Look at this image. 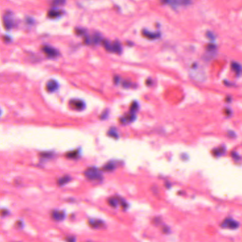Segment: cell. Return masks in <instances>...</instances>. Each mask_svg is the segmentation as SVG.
Here are the masks:
<instances>
[{"instance_id": "obj_1", "label": "cell", "mask_w": 242, "mask_h": 242, "mask_svg": "<svg viewBox=\"0 0 242 242\" xmlns=\"http://www.w3.org/2000/svg\"><path fill=\"white\" fill-rule=\"evenodd\" d=\"M84 176L90 181H100L102 179V174L99 169L96 167H89L84 171Z\"/></svg>"}, {"instance_id": "obj_2", "label": "cell", "mask_w": 242, "mask_h": 242, "mask_svg": "<svg viewBox=\"0 0 242 242\" xmlns=\"http://www.w3.org/2000/svg\"><path fill=\"white\" fill-rule=\"evenodd\" d=\"M190 75L191 78L198 82H203L205 79V74L204 72L201 71V70H200L196 65H194L191 67Z\"/></svg>"}, {"instance_id": "obj_3", "label": "cell", "mask_w": 242, "mask_h": 242, "mask_svg": "<svg viewBox=\"0 0 242 242\" xmlns=\"http://www.w3.org/2000/svg\"><path fill=\"white\" fill-rule=\"evenodd\" d=\"M3 24L6 30H11L14 26V17L13 13L7 12L3 17Z\"/></svg>"}, {"instance_id": "obj_4", "label": "cell", "mask_w": 242, "mask_h": 242, "mask_svg": "<svg viewBox=\"0 0 242 242\" xmlns=\"http://www.w3.org/2000/svg\"><path fill=\"white\" fill-rule=\"evenodd\" d=\"M69 105H70V108L72 109L78 111H83L86 107L85 103L81 99H77V98L70 100V102H69Z\"/></svg>"}, {"instance_id": "obj_5", "label": "cell", "mask_w": 242, "mask_h": 242, "mask_svg": "<svg viewBox=\"0 0 242 242\" xmlns=\"http://www.w3.org/2000/svg\"><path fill=\"white\" fill-rule=\"evenodd\" d=\"M220 227L224 229H236L239 227V223L232 218H226L220 224Z\"/></svg>"}, {"instance_id": "obj_6", "label": "cell", "mask_w": 242, "mask_h": 242, "mask_svg": "<svg viewBox=\"0 0 242 242\" xmlns=\"http://www.w3.org/2000/svg\"><path fill=\"white\" fill-rule=\"evenodd\" d=\"M42 50L45 55L50 58H55L59 55L58 50L50 45H43L42 47Z\"/></svg>"}, {"instance_id": "obj_7", "label": "cell", "mask_w": 242, "mask_h": 242, "mask_svg": "<svg viewBox=\"0 0 242 242\" xmlns=\"http://www.w3.org/2000/svg\"><path fill=\"white\" fill-rule=\"evenodd\" d=\"M63 14H64V12H63L62 10L57 9H50L48 11L47 15H48V17L50 19H55L62 16Z\"/></svg>"}, {"instance_id": "obj_8", "label": "cell", "mask_w": 242, "mask_h": 242, "mask_svg": "<svg viewBox=\"0 0 242 242\" xmlns=\"http://www.w3.org/2000/svg\"><path fill=\"white\" fill-rule=\"evenodd\" d=\"M142 35H144V37L149 40L157 39L161 36L159 32H151V31L146 30V29H144L142 30Z\"/></svg>"}, {"instance_id": "obj_9", "label": "cell", "mask_w": 242, "mask_h": 242, "mask_svg": "<svg viewBox=\"0 0 242 242\" xmlns=\"http://www.w3.org/2000/svg\"><path fill=\"white\" fill-rule=\"evenodd\" d=\"M52 218L55 221H62L65 217V214L62 210H53L51 213Z\"/></svg>"}, {"instance_id": "obj_10", "label": "cell", "mask_w": 242, "mask_h": 242, "mask_svg": "<svg viewBox=\"0 0 242 242\" xmlns=\"http://www.w3.org/2000/svg\"><path fill=\"white\" fill-rule=\"evenodd\" d=\"M59 87V84L57 82V81L55 80H53V79H51V80H49L48 82H47L46 86H45V88H46V90L48 92H54V91H55Z\"/></svg>"}, {"instance_id": "obj_11", "label": "cell", "mask_w": 242, "mask_h": 242, "mask_svg": "<svg viewBox=\"0 0 242 242\" xmlns=\"http://www.w3.org/2000/svg\"><path fill=\"white\" fill-rule=\"evenodd\" d=\"M88 225L93 229H100L104 227V222L98 219H91L88 222Z\"/></svg>"}, {"instance_id": "obj_12", "label": "cell", "mask_w": 242, "mask_h": 242, "mask_svg": "<svg viewBox=\"0 0 242 242\" xmlns=\"http://www.w3.org/2000/svg\"><path fill=\"white\" fill-rule=\"evenodd\" d=\"M192 1L191 0H170L169 4L173 7L175 6H188L191 4Z\"/></svg>"}, {"instance_id": "obj_13", "label": "cell", "mask_w": 242, "mask_h": 242, "mask_svg": "<svg viewBox=\"0 0 242 242\" xmlns=\"http://www.w3.org/2000/svg\"><path fill=\"white\" fill-rule=\"evenodd\" d=\"M135 119V113H134L133 112H130V113H128L127 115H125L123 117V118H121L120 123H123V124L129 123L133 122Z\"/></svg>"}, {"instance_id": "obj_14", "label": "cell", "mask_w": 242, "mask_h": 242, "mask_svg": "<svg viewBox=\"0 0 242 242\" xmlns=\"http://www.w3.org/2000/svg\"><path fill=\"white\" fill-rule=\"evenodd\" d=\"M112 52L117 54L121 53L122 52V46L118 41H115L112 43Z\"/></svg>"}, {"instance_id": "obj_15", "label": "cell", "mask_w": 242, "mask_h": 242, "mask_svg": "<svg viewBox=\"0 0 242 242\" xmlns=\"http://www.w3.org/2000/svg\"><path fill=\"white\" fill-rule=\"evenodd\" d=\"M115 164L113 161H109L107 164H106L104 165V166L103 167V170L105 171H112L115 169Z\"/></svg>"}, {"instance_id": "obj_16", "label": "cell", "mask_w": 242, "mask_h": 242, "mask_svg": "<svg viewBox=\"0 0 242 242\" xmlns=\"http://www.w3.org/2000/svg\"><path fill=\"white\" fill-rule=\"evenodd\" d=\"M70 180H71V177H70L69 176H65L60 178L57 181V184H58L59 186H64V185H65L67 183H69L70 181Z\"/></svg>"}, {"instance_id": "obj_17", "label": "cell", "mask_w": 242, "mask_h": 242, "mask_svg": "<svg viewBox=\"0 0 242 242\" xmlns=\"http://www.w3.org/2000/svg\"><path fill=\"white\" fill-rule=\"evenodd\" d=\"M108 205L112 207H117L118 205L119 204V200L118 198H111L108 199Z\"/></svg>"}, {"instance_id": "obj_18", "label": "cell", "mask_w": 242, "mask_h": 242, "mask_svg": "<svg viewBox=\"0 0 242 242\" xmlns=\"http://www.w3.org/2000/svg\"><path fill=\"white\" fill-rule=\"evenodd\" d=\"M103 45L104 47V48L107 51L109 52H112V43H110V41H108V40H103Z\"/></svg>"}, {"instance_id": "obj_19", "label": "cell", "mask_w": 242, "mask_h": 242, "mask_svg": "<svg viewBox=\"0 0 242 242\" xmlns=\"http://www.w3.org/2000/svg\"><path fill=\"white\" fill-rule=\"evenodd\" d=\"M79 150H75V151H70V152H68L67 154H66V156L70 159H75L79 156Z\"/></svg>"}, {"instance_id": "obj_20", "label": "cell", "mask_w": 242, "mask_h": 242, "mask_svg": "<svg viewBox=\"0 0 242 242\" xmlns=\"http://www.w3.org/2000/svg\"><path fill=\"white\" fill-rule=\"evenodd\" d=\"M91 38V44H98L101 41V37L99 34H95Z\"/></svg>"}, {"instance_id": "obj_21", "label": "cell", "mask_w": 242, "mask_h": 242, "mask_svg": "<svg viewBox=\"0 0 242 242\" xmlns=\"http://www.w3.org/2000/svg\"><path fill=\"white\" fill-rule=\"evenodd\" d=\"M66 3V0H52V4L54 7H60L63 6Z\"/></svg>"}, {"instance_id": "obj_22", "label": "cell", "mask_w": 242, "mask_h": 242, "mask_svg": "<svg viewBox=\"0 0 242 242\" xmlns=\"http://www.w3.org/2000/svg\"><path fill=\"white\" fill-rule=\"evenodd\" d=\"M108 135L111 137V138H113L115 139H117V138H118V133H117V131L113 129V128H111L109 131H108Z\"/></svg>"}, {"instance_id": "obj_23", "label": "cell", "mask_w": 242, "mask_h": 242, "mask_svg": "<svg viewBox=\"0 0 242 242\" xmlns=\"http://www.w3.org/2000/svg\"><path fill=\"white\" fill-rule=\"evenodd\" d=\"M206 36H207L208 39L211 40H214L215 39V35L211 31H207V33H206Z\"/></svg>"}, {"instance_id": "obj_24", "label": "cell", "mask_w": 242, "mask_h": 242, "mask_svg": "<svg viewBox=\"0 0 242 242\" xmlns=\"http://www.w3.org/2000/svg\"><path fill=\"white\" fill-rule=\"evenodd\" d=\"M75 32H76V34L79 35H82L85 34V30L83 29V28H76V30H75Z\"/></svg>"}, {"instance_id": "obj_25", "label": "cell", "mask_w": 242, "mask_h": 242, "mask_svg": "<svg viewBox=\"0 0 242 242\" xmlns=\"http://www.w3.org/2000/svg\"><path fill=\"white\" fill-rule=\"evenodd\" d=\"M138 103L133 102V103H132V105H131V107H130L131 112H133V113H134L135 111H137V110H138Z\"/></svg>"}, {"instance_id": "obj_26", "label": "cell", "mask_w": 242, "mask_h": 242, "mask_svg": "<svg viewBox=\"0 0 242 242\" xmlns=\"http://www.w3.org/2000/svg\"><path fill=\"white\" fill-rule=\"evenodd\" d=\"M232 68L233 70L236 71V72H239L240 70H241V67L239 64H236V63H233L232 64Z\"/></svg>"}, {"instance_id": "obj_27", "label": "cell", "mask_w": 242, "mask_h": 242, "mask_svg": "<svg viewBox=\"0 0 242 242\" xmlns=\"http://www.w3.org/2000/svg\"><path fill=\"white\" fill-rule=\"evenodd\" d=\"M206 48H207V50H209V51L214 50L216 48V45L214 44H208L207 46H206Z\"/></svg>"}, {"instance_id": "obj_28", "label": "cell", "mask_w": 242, "mask_h": 242, "mask_svg": "<svg viewBox=\"0 0 242 242\" xmlns=\"http://www.w3.org/2000/svg\"><path fill=\"white\" fill-rule=\"evenodd\" d=\"M65 239L67 242H75L76 241V239H75V236H67Z\"/></svg>"}, {"instance_id": "obj_29", "label": "cell", "mask_w": 242, "mask_h": 242, "mask_svg": "<svg viewBox=\"0 0 242 242\" xmlns=\"http://www.w3.org/2000/svg\"><path fill=\"white\" fill-rule=\"evenodd\" d=\"M9 214V211L7 209H2L0 210V215L1 216H6Z\"/></svg>"}, {"instance_id": "obj_30", "label": "cell", "mask_w": 242, "mask_h": 242, "mask_svg": "<svg viewBox=\"0 0 242 242\" xmlns=\"http://www.w3.org/2000/svg\"><path fill=\"white\" fill-rule=\"evenodd\" d=\"M108 111H106L103 112V113L101 114V119L106 118L108 116Z\"/></svg>"}, {"instance_id": "obj_31", "label": "cell", "mask_w": 242, "mask_h": 242, "mask_svg": "<svg viewBox=\"0 0 242 242\" xmlns=\"http://www.w3.org/2000/svg\"><path fill=\"white\" fill-rule=\"evenodd\" d=\"M4 40L5 42H9V41H11V38L8 35H5V36H4Z\"/></svg>"}, {"instance_id": "obj_32", "label": "cell", "mask_w": 242, "mask_h": 242, "mask_svg": "<svg viewBox=\"0 0 242 242\" xmlns=\"http://www.w3.org/2000/svg\"><path fill=\"white\" fill-rule=\"evenodd\" d=\"M162 231H163V232L166 234V233H168V232H169V228H168L167 227H164V228L162 229Z\"/></svg>"}, {"instance_id": "obj_33", "label": "cell", "mask_w": 242, "mask_h": 242, "mask_svg": "<svg viewBox=\"0 0 242 242\" xmlns=\"http://www.w3.org/2000/svg\"><path fill=\"white\" fill-rule=\"evenodd\" d=\"M17 225H18L19 227H23V222L21 221H18L17 222Z\"/></svg>"}, {"instance_id": "obj_34", "label": "cell", "mask_w": 242, "mask_h": 242, "mask_svg": "<svg viewBox=\"0 0 242 242\" xmlns=\"http://www.w3.org/2000/svg\"><path fill=\"white\" fill-rule=\"evenodd\" d=\"M160 1L162 4H169L170 2V0H160Z\"/></svg>"}]
</instances>
